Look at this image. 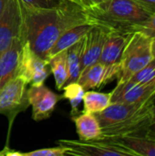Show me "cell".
<instances>
[{
  "label": "cell",
  "instance_id": "1",
  "mask_svg": "<svg viewBox=\"0 0 155 156\" xmlns=\"http://www.w3.org/2000/svg\"><path fill=\"white\" fill-rule=\"evenodd\" d=\"M22 8L25 41L36 54L46 60H48L51 48L63 33L90 22L87 9L73 0H61L47 8Z\"/></svg>",
  "mask_w": 155,
  "mask_h": 156
},
{
  "label": "cell",
  "instance_id": "2",
  "mask_svg": "<svg viewBox=\"0 0 155 156\" xmlns=\"http://www.w3.org/2000/svg\"><path fill=\"white\" fill-rule=\"evenodd\" d=\"M155 113V97L138 103H111L95 113L100 128V139L147 133Z\"/></svg>",
  "mask_w": 155,
  "mask_h": 156
},
{
  "label": "cell",
  "instance_id": "3",
  "mask_svg": "<svg viewBox=\"0 0 155 156\" xmlns=\"http://www.w3.org/2000/svg\"><path fill=\"white\" fill-rule=\"evenodd\" d=\"M86 9L91 24L125 32L152 15L133 0H106Z\"/></svg>",
  "mask_w": 155,
  "mask_h": 156
},
{
  "label": "cell",
  "instance_id": "4",
  "mask_svg": "<svg viewBox=\"0 0 155 156\" xmlns=\"http://www.w3.org/2000/svg\"><path fill=\"white\" fill-rule=\"evenodd\" d=\"M152 59V38L141 32H132L120 60L118 83L129 80Z\"/></svg>",
  "mask_w": 155,
  "mask_h": 156
},
{
  "label": "cell",
  "instance_id": "5",
  "mask_svg": "<svg viewBox=\"0 0 155 156\" xmlns=\"http://www.w3.org/2000/svg\"><path fill=\"white\" fill-rule=\"evenodd\" d=\"M58 145L67 149V155L74 156H135L130 150L106 139L75 141L61 139Z\"/></svg>",
  "mask_w": 155,
  "mask_h": 156
},
{
  "label": "cell",
  "instance_id": "6",
  "mask_svg": "<svg viewBox=\"0 0 155 156\" xmlns=\"http://www.w3.org/2000/svg\"><path fill=\"white\" fill-rule=\"evenodd\" d=\"M26 86V81L16 76L0 90V114L8 119L10 127L16 115L29 106Z\"/></svg>",
  "mask_w": 155,
  "mask_h": 156
},
{
  "label": "cell",
  "instance_id": "7",
  "mask_svg": "<svg viewBox=\"0 0 155 156\" xmlns=\"http://www.w3.org/2000/svg\"><path fill=\"white\" fill-rule=\"evenodd\" d=\"M23 8L19 0H6L0 15V56L23 35Z\"/></svg>",
  "mask_w": 155,
  "mask_h": 156
},
{
  "label": "cell",
  "instance_id": "8",
  "mask_svg": "<svg viewBox=\"0 0 155 156\" xmlns=\"http://www.w3.org/2000/svg\"><path fill=\"white\" fill-rule=\"evenodd\" d=\"M50 73L48 61L36 54L26 41L24 42L18 69L17 76L22 78L26 84L31 86L44 84Z\"/></svg>",
  "mask_w": 155,
  "mask_h": 156
},
{
  "label": "cell",
  "instance_id": "9",
  "mask_svg": "<svg viewBox=\"0 0 155 156\" xmlns=\"http://www.w3.org/2000/svg\"><path fill=\"white\" fill-rule=\"evenodd\" d=\"M155 97V77L141 82L118 83L111 91V103H138Z\"/></svg>",
  "mask_w": 155,
  "mask_h": 156
},
{
  "label": "cell",
  "instance_id": "10",
  "mask_svg": "<svg viewBox=\"0 0 155 156\" xmlns=\"http://www.w3.org/2000/svg\"><path fill=\"white\" fill-rule=\"evenodd\" d=\"M27 98L32 107V119L36 122L49 118L61 99L44 84L31 86L27 90Z\"/></svg>",
  "mask_w": 155,
  "mask_h": 156
},
{
  "label": "cell",
  "instance_id": "11",
  "mask_svg": "<svg viewBox=\"0 0 155 156\" xmlns=\"http://www.w3.org/2000/svg\"><path fill=\"white\" fill-rule=\"evenodd\" d=\"M120 70V62L110 65L97 62L86 69L79 75L78 82L85 90L100 88L115 79H118Z\"/></svg>",
  "mask_w": 155,
  "mask_h": 156
},
{
  "label": "cell",
  "instance_id": "12",
  "mask_svg": "<svg viewBox=\"0 0 155 156\" xmlns=\"http://www.w3.org/2000/svg\"><path fill=\"white\" fill-rule=\"evenodd\" d=\"M111 28L100 25H93L85 36L84 50L81 59L80 74L89 67L99 62L106 37Z\"/></svg>",
  "mask_w": 155,
  "mask_h": 156
},
{
  "label": "cell",
  "instance_id": "13",
  "mask_svg": "<svg viewBox=\"0 0 155 156\" xmlns=\"http://www.w3.org/2000/svg\"><path fill=\"white\" fill-rule=\"evenodd\" d=\"M25 42L24 36L13 40L10 47L0 56V90L17 76L21 50Z\"/></svg>",
  "mask_w": 155,
  "mask_h": 156
},
{
  "label": "cell",
  "instance_id": "14",
  "mask_svg": "<svg viewBox=\"0 0 155 156\" xmlns=\"http://www.w3.org/2000/svg\"><path fill=\"white\" fill-rule=\"evenodd\" d=\"M132 32L110 29L100 54L99 62L110 65L120 62L123 49Z\"/></svg>",
  "mask_w": 155,
  "mask_h": 156
},
{
  "label": "cell",
  "instance_id": "15",
  "mask_svg": "<svg viewBox=\"0 0 155 156\" xmlns=\"http://www.w3.org/2000/svg\"><path fill=\"white\" fill-rule=\"evenodd\" d=\"M106 140L130 150L135 156H155V136L147 133Z\"/></svg>",
  "mask_w": 155,
  "mask_h": 156
},
{
  "label": "cell",
  "instance_id": "16",
  "mask_svg": "<svg viewBox=\"0 0 155 156\" xmlns=\"http://www.w3.org/2000/svg\"><path fill=\"white\" fill-rule=\"evenodd\" d=\"M72 121L76 125V131L81 141H90L100 139L101 128L94 113L83 112L72 116Z\"/></svg>",
  "mask_w": 155,
  "mask_h": 156
},
{
  "label": "cell",
  "instance_id": "17",
  "mask_svg": "<svg viewBox=\"0 0 155 156\" xmlns=\"http://www.w3.org/2000/svg\"><path fill=\"white\" fill-rule=\"evenodd\" d=\"M92 26L93 24H91L90 22H87V23L76 26L69 29L65 33H63L58 37V39L55 42L53 47L51 48L49 54H48V59L52 58L53 56L58 54L59 52L68 49L69 48H70L71 46L79 42V40H81L89 32V30L92 27Z\"/></svg>",
  "mask_w": 155,
  "mask_h": 156
},
{
  "label": "cell",
  "instance_id": "18",
  "mask_svg": "<svg viewBox=\"0 0 155 156\" xmlns=\"http://www.w3.org/2000/svg\"><path fill=\"white\" fill-rule=\"evenodd\" d=\"M84 37L67 49L69 79H68L65 85L72 83V82H76L79 80V77L80 75L81 59H82L84 44H85V38Z\"/></svg>",
  "mask_w": 155,
  "mask_h": 156
},
{
  "label": "cell",
  "instance_id": "19",
  "mask_svg": "<svg viewBox=\"0 0 155 156\" xmlns=\"http://www.w3.org/2000/svg\"><path fill=\"white\" fill-rule=\"evenodd\" d=\"M111 104V92H99L94 90H86L83 97V112L90 113H99L104 111Z\"/></svg>",
  "mask_w": 155,
  "mask_h": 156
},
{
  "label": "cell",
  "instance_id": "20",
  "mask_svg": "<svg viewBox=\"0 0 155 156\" xmlns=\"http://www.w3.org/2000/svg\"><path fill=\"white\" fill-rule=\"evenodd\" d=\"M48 65L50 68V72L54 75L57 89L62 90L69 79L67 49L50 58L48 59Z\"/></svg>",
  "mask_w": 155,
  "mask_h": 156
},
{
  "label": "cell",
  "instance_id": "21",
  "mask_svg": "<svg viewBox=\"0 0 155 156\" xmlns=\"http://www.w3.org/2000/svg\"><path fill=\"white\" fill-rule=\"evenodd\" d=\"M62 90L64 93L62 97L69 101L71 107V116H75L79 113V107L83 101V97L85 94V89L78 82H72L65 85Z\"/></svg>",
  "mask_w": 155,
  "mask_h": 156
},
{
  "label": "cell",
  "instance_id": "22",
  "mask_svg": "<svg viewBox=\"0 0 155 156\" xmlns=\"http://www.w3.org/2000/svg\"><path fill=\"white\" fill-rule=\"evenodd\" d=\"M130 32H141L147 37L153 38L155 37V12L153 13L150 17L144 22L132 27L129 30Z\"/></svg>",
  "mask_w": 155,
  "mask_h": 156
},
{
  "label": "cell",
  "instance_id": "23",
  "mask_svg": "<svg viewBox=\"0 0 155 156\" xmlns=\"http://www.w3.org/2000/svg\"><path fill=\"white\" fill-rule=\"evenodd\" d=\"M155 77V58H153L144 68L136 72L129 80L132 82H141L151 80Z\"/></svg>",
  "mask_w": 155,
  "mask_h": 156
},
{
  "label": "cell",
  "instance_id": "24",
  "mask_svg": "<svg viewBox=\"0 0 155 156\" xmlns=\"http://www.w3.org/2000/svg\"><path fill=\"white\" fill-rule=\"evenodd\" d=\"M67 155V149L58 145L54 148H43L32 152L22 153V156H65Z\"/></svg>",
  "mask_w": 155,
  "mask_h": 156
},
{
  "label": "cell",
  "instance_id": "25",
  "mask_svg": "<svg viewBox=\"0 0 155 156\" xmlns=\"http://www.w3.org/2000/svg\"><path fill=\"white\" fill-rule=\"evenodd\" d=\"M21 5L24 8L35 9V8H47L54 5L52 0H19Z\"/></svg>",
  "mask_w": 155,
  "mask_h": 156
},
{
  "label": "cell",
  "instance_id": "26",
  "mask_svg": "<svg viewBox=\"0 0 155 156\" xmlns=\"http://www.w3.org/2000/svg\"><path fill=\"white\" fill-rule=\"evenodd\" d=\"M151 14L155 12V0H133Z\"/></svg>",
  "mask_w": 155,
  "mask_h": 156
},
{
  "label": "cell",
  "instance_id": "27",
  "mask_svg": "<svg viewBox=\"0 0 155 156\" xmlns=\"http://www.w3.org/2000/svg\"><path fill=\"white\" fill-rule=\"evenodd\" d=\"M106 0H79V3L85 7V8H89L91 7L93 5H99L102 2H104Z\"/></svg>",
  "mask_w": 155,
  "mask_h": 156
},
{
  "label": "cell",
  "instance_id": "28",
  "mask_svg": "<svg viewBox=\"0 0 155 156\" xmlns=\"http://www.w3.org/2000/svg\"><path fill=\"white\" fill-rule=\"evenodd\" d=\"M147 133L151 134V135H153L155 136V113L148 126V129H147Z\"/></svg>",
  "mask_w": 155,
  "mask_h": 156
},
{
  "label": "cell",
  "instance_id": "29",
  "mask_svg": "<svg viewBox=\"0 0 155 156\" xmlns=\"http://www.w3.org/2000/svg\"><path fill=\"white\" fill-rule=\"evenodd\" d=\"M152 52H153V58H155V37L152 38Z\"/></svg>",
  "mask_w": 155,
  "mask_h": 156
},
{
  "label": "cell",
  "instance_id": "30",
  "mask_svg": "<svg viewBox=\"0 0 155 156\" xmlns=\"http://www.w3.org/2000/svg\"><path fill=\"white\" fill-rule=\"evenodd\" d=\"M5 2H6V0H0V15H1L2 11L4 10V7L5 5Z\"/></svg>",
  "mask_w": 155,
  "mask_h": 156
},
{
  "label": "cell",
  "instance_id": "31",
  "mask_svg": "<svg viewBox=\"0 0 155 156\" xmlns=\"http://www.w3.org/2000/svg\"><path fill=\"white\" fill-rule=\"evenodd\" d=\"M59 1H61V0H52V3L54 4V5H56V4H58ZM73 1H76V2H79V0H73ZM80 4V3H79Z\"/></svg>",
  "mask_w": 155,
  "mask_h": 156
},
{
  "label": "cell",
  "instance_id": "32",
  "mask_svg": "<svg viewBox=\"0 0 155 156\" xmlns=\"http://www.w3.org/2000/svg\"><path fill=\"white\" fill-rule=\"evenodd\" d=\"M0 156H2V153L1 152H0Z\"/></svg>",
  "mask_w": 155,
  "mask_h": 156
}]
</instances>
